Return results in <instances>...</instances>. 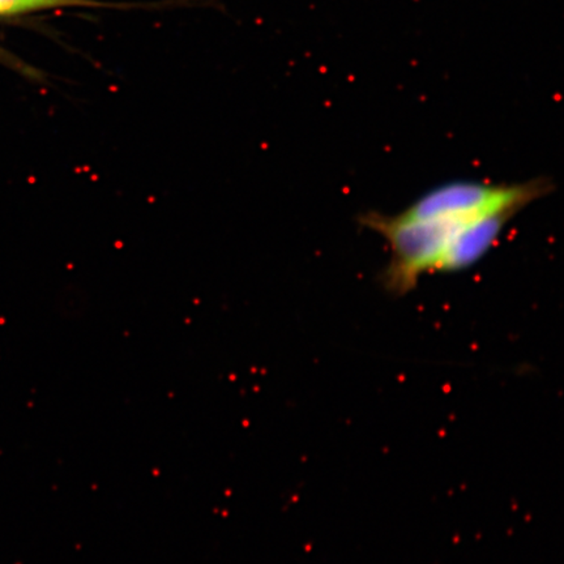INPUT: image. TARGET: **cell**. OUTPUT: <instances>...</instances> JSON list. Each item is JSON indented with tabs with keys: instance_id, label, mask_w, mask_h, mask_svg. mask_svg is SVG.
Masks as SVG:
<instances>
[{
	"instance_id": "obj_2",
	"label": "cell",
	"mask_w": 564,
	"mask_h": 564,
	"mask_svg": "<svg viewBox=\"0 0 564 564\" xmlns=\"http://www.w3.org/2000/svg\"><path fill=\"white\" fill-rule=\"evenodd\" d=\"M194 0H166L154 3H112L102 0H0V16H15L38 11L65 10V8H112V10H136V8H166L192 6Z\"/></svg>"
},
{
	"instance_id": "obj_1",
	"label": "cell",
	"mask_w": 564,
	"mask_h": 564,
	"mask_svg": "<svg viewBox=\"0 0 564 564\" xmlns=\"http://www.w3.org/2000/svg\"><path fill=\"white\" fill-rule=\"evenodd\" d=\"M527 204L520 182L455 180L431 188L398 213L366 212L358 220L386 241L389 260L382 283L400 297L415 289L423 276L460 272L476 226L495 215L516 217Z\"/></svg>"
}]
</instances>
